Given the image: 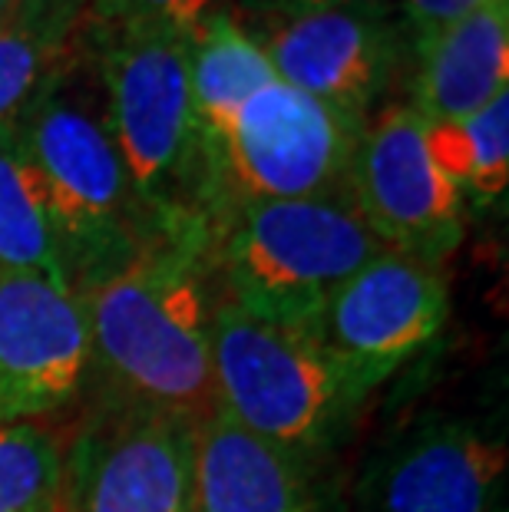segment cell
<instances>
[{
  "label": "cell",
  "instance_id": "obj_7",
  "mask_svg": "<svg viewBox=\"0 0 509 512\" xmlns=\"http://www.w3.org/2000/svg\"><path fill=\"white\" fill-rule=\"evenodd\" d=\"M53 512H196V423L119 400L63 456Z\"/></svg>",
  "mask_w": 509,
  "mask_h": 512
},
{
  "label": "cell",
  "instance_id": "obj_14",
  "mask_svg": "<svg viewBox=\"0 0 509 512\" xmlns=\"http://www.w3.org/2000/svg\"><path fill=\"white\" fill-rule=\"evenodd\" d=\"M196 512H314L305 463L215 410L196 423Z\"/></svg>",
  "mask_w": 509,
  "mask_h": 512
},
{
  "label": "cell",
  "instance_id": "obj_13",
  "mask_svg": "<svg viewBox=\"0 0 509 512\" xmlns=\"http://www.w3.org/2000/svg\"><path fill=\"white\" fill-rule=\"evenodd\" d=\"M414 110L424 123L467 119L509 83V0H486L437 37L420 43Z\"/></svg>",
  "mask_w": 509,
  "mask_h": 512
},
{
  "label": "cell",
  "instance_id": "obj_11",
  "mask_svg": "<svg viewBox=\"0 0 509 512\" xmlns=\"http://www.w3.org/2000/svg\"><path fill=\"white\" fill-rule=\"evenodd\" d=\"M93 364L80 294L0 268V423H34L77 397Z\"/></svg>",
  "mask_w": 509,
  "mask_h": 512
},
{
  "label": "cell",
  "instance_id": "obj_15",
  "mask_svg": "<svg viewBox=\"0 0 509 512\" xmlns=\"http://www.w3.org/2000/svg\"><path fill=\"white\" fill-rule=\"evenodd\" d=\"M275 76L265 47L229 14H212L192 37V116L199 159L232 129L238 110Z\"/></svg>",
  "mask_w": 509,
  "mask_h": 512
},
{
  "label": "cell",
  "instance_id": "obj_18",
  "mask_svg": "<svg viewBox=\"0 0 509 512\" xmlns=\"http://www.w3.org/2000/svg\"><path fill=\"white\" fill-rule=\"evenodd\" d=\"M63 450L37 423H0V512H53Z\"/></svg>",
  "mask_w": 509,
  "mask_h": 512
},
{
  "label": "cell",
  "instance_id": "obj_20",
  "mask_svg": "<svg viewBox=\"0 0 509 512\" xmlns=\"http://www.w3.org/2000/svg\"><path fill=\"white\" fill-rule=\"evenodd\" d=\"M215 0H90L77 30L96 43L136 34L192 37L212 17Z\"/></svg>",
  "mask_w": 509,
  "mask_h": 512
},
{
  "label": "cell",
  "instance_id": "obj_16",
  "mask_svg": "<svg viewBox=\"0 0 509 512\" xmlns=\"http://www.w3.org/2000/svg\"><path fill=\"white\" fill-rule=\"evenodd\" d=\"M0 268L37 271L73 291L47 189L14 126H0Z\"/></svg>",
  "mask_w": 509,
  "mask_h": 512
},
{
  "label": "cell",
  "instance_id": "obj_3",
  "mask_svg": "<svg viewBox=\"0 0 509 512\" xmlns=\"http://www.w3.org/2000/svg\"><path fill=\"white\" fill-rule=\"evenodd\" d=\"M215 410L305 463L344 427L361 397L314 328L225 301L212 314Z\"/></svg>",
  "mask_w": 509,
  "mask_h": 512
},
{
  "label": "cell",
  "instance_id": "obj_21",
  "mask_svg": "<svg viewBox=\"0 0 509 512\" xmlns=\"http://www.w3.org/2000/svg\"><path fill=\"white\" fill-rule=\"evenodd\" d=\"M86 4H90V0H17L14 17L20 24L34 27L40 34H47L50 40L70 47Z\"/></svg>",
  "mask_w": 509,
  "mask_h": 512
},
{
  "label": "cell",
  "instance_id": "obj_10",
  "mask_svg": "<svg viewBox=\"0 0 509 512\" xmlns=\"http://www.w3.org/2000/svg\"><path fill=\"white\" fill-rule=\"evenodd\" d=\"M506 440L476 420L427 417L361 470L354 512H503Z\"/></svg>",
  "mask_w": 509,
  "mask_h": 512
},
{
  "label": "cell",
  "instance_id": "obj_8",
  "mask_svg": "<svg viewBox=\"0 0 509 512\" xmlns=\"http://www.w3.org/2000/svg\"><path fill=\"white\" fill-rule=\"evenodd\" d=\"M447 314L450 291L440 265L384 248L331 294L314 334L364 400L424 351Z\"/></svg>",
  "mask_w": 509,
  "mask_h": 512
},
{
  "label": "cell",
  "instance_id": "obj_23",
  "mask_svg": "<svg viewBox=\"0 0 509 512\" xmlns=\"http://www.w3.org/2000/svg\"><path fill=\"white\" fill-rule=\"evenodd\" d=\"M387 0H278L275 10L285 14H301V10H328V7H367V10H384Z\"/></svg>",
  "mask_w": 509,
  "mask_h": 512
},
{
  "label": "cell",
  "instance_id": "obj_24",
  "mask_svg": "<svg viewBox=\"0 0 509 512\" xmlns=\"http://www.w3.org/2000/svg\"><path fill=\"white\" fill-rule=\"evenodd\" d=\"M14 10H17V0H0V27L14 17Z\"/></svg>",
  "mask_w": 509,
  "mask_h": 512
},
{
  "label": "cell",
  "instance_id": "obj_6",
  "mask_svg": "<svg viewBox=\"0 0 509 512\" xmlns=\"http://www.w3.org/2000/svg\"><path fill=\"white\" fill-rule=\"evenodd\" d=\"M351 119L272 80L242 110L215 149L202 152L215 185L238 202L311 199L348 189V169L361 139Z\"/></svg>",
  "mask_w": 509,
  "mask_h": 512
},
{
  "label": "cell",
  "instance_id": "obj_12",
  "mask_svg": "<svg viewBox=\"0 0 509 512\" xmlns=\"http://www.w3.org/2000/svg\"><path fill=\"white\" fill-rule=\"evenodd\" d=\"M391 43L384 10L328 7L285 14L262 47L281 83L364 126L391 73Z\"/></svg>",
  "mask_w": 509,
  "mask_h": 512
},
{
  "label": "cell",
  "instance_id": "obj_1",
  "mask_svg": "<svg viewBox=\"0 0 509 512\" xmlns=\"http://www.w3.org/2000/svg\"><path fill=\"white\" fill-rule=\"evenodd\" d=\"M202 245V228L166 235L80 294L93 361L119 400L192 423L215 413V311L199 268Z\"/></svg>",
  "mask_w": 509,
  "mask_h": 512
},
{
  "label": "cell",
  "instance_id": "obj_4",
  "mask_svg": "<svg viewBox=\"0 0 509 512\" xmlns=\"http://www.w3.org/2000/svg\"><path fill=\"white\" fill-rule=\"evenodd\" d=\"M384 245L348 189L311 199L238 202L222 235L229 301L258 318L314 328L328 298Z\"/></svg>",
  "mask_w": 509,
  "mask_h": 512
},
{
  "label": "cell",
  "instance_id": "obj_22",
  "mask_svg": "<svg viewBox=\"0 0 509 512\" xmlns=\"http://www.w3.org/2000/svg\"><path fill=\"white\" fill-rule=\"evenodd\" d=\"M480 4H486V0H404V14L410 20V27H414L420 47L430 37H437L440 30H447L450 24L473 14Z\"/></svg>",
  "mask_w": 509,
  "mask_h": 512
},
{
  "label": "cell",
  "instance_id": "obj_5",
  "mask_svg": "<svg viewBox=\"0 0 509 512\" xmlns=\"http://www.w3.org/2000/svg\"><path fill=\"white\" fill-rule=\"evenodd\" d=\"M192 37L136 34L96 43L106 123L116 149L139 195L172 232L205 225L182 205V182L199 162L192 116Z\"/></svg>",
  "mask_w": 509,
  "mask_h": 512
},
{
  "label": "cell",
  "instance_id": "obj_19",
  "mask_svg": "<svg viewBox=\"0 0 509 512\" xmlns=\"http://www.w3.org/2000/svg\"><path fill=\"white\" fill-rule=\"evenodd\" d=\"M63 43L10 17L0 27V126H14L63 60Z\"/></svg>",
  "mask_w": 509,
  "mask_h": 512
},
{
  "label": "cell",
  "instance_id": "obj_17",
  "mask_svg": "<svg viewBox=\"0 0 509 512\" xmlns=\"http://www.w3.org/2000/svg\"><path fill=\"white\" fill-rule=\"evenodd\" d=\"M427 149L463 202L493 205L509 182V90L467 119L427 123Z\"/></svg>",
  "mask_w": 509,
  "mask_h": 512
},
{
  "label": "cell",
  "instance_id": "obj_9",
  "mask_svg": "<svg viewBox=\"0 0 509 512\" xmlns=\"http://www.w3.org/2000/svg\"><path fill=\"white\" fill-rule=\"evenodd\" d=\"M348 195L377 242L391 252L440 265L463 238V195L427 149V123L394 106L361 129Z\"/></svg>",
  "mask_w": 509,
  "mask_h": 512
},
{
  "label": "cell",
  "instance_id": "obj_2",
  "mask_svg": "<svg viewBox=\"0 0 509 512\" xmlns=\"http://www.w3.org/2000/svg\"><path fill=\"white\" fill-rule=\"evenodd\" d=\"M14 129L47 189L77 294L116 275L159 238L179 235L139 195L106 123V106L80 90L70 93L63 63Z\"/></svg>",
  "mask_w": 509,
  "mask_h": 512
}]
</instances>
